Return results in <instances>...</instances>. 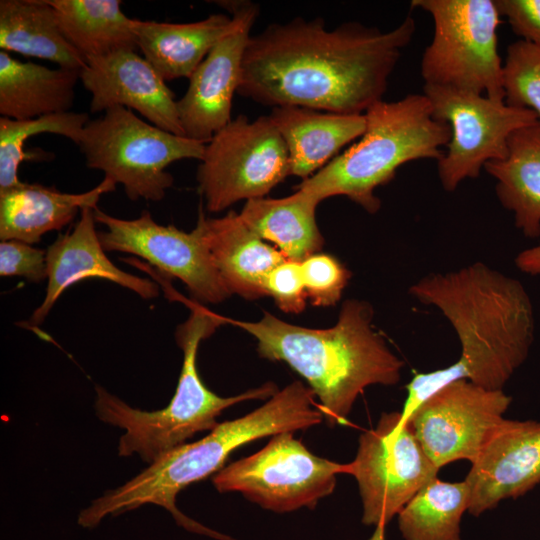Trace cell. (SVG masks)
Returning a JSON list of instances; mask_svg holds the SVG:
<instances>
[{"instance_id":"30bf717a","label":"cell","mask_w":540,"mask_h":540,"mask_svg":"<svg viewBox=\"0 0 540 540\" xmlns=\"http://www.w3.org/2000/svg\"><path fill=\"white\" fill-rule=\"evenodd\" d=\"M400 412L382 413L363 432L347 474L355 477L363 505L362 522L375 526L369 540H385V527L433 479L439 468L427 456Z\"/></svg>"},{"instance_id":"cb8c5ba5","label":"cell","mask_w":540,"mask_h":540,"mask_svg":"<svg viewBox=\"0 0 540 540\" xmlns=\"http://www.w3.org/2000/svg\"><path fill=\"white\" fill-rule=\"evenodd\" d=\"M484 170L496 180L501 205L514 213L515 225L530 239L540 236V123L514 131L508 152Z\"/></svg>"},{"instance_id":"4fadbf2b","label":"cell","mask_w":540,"mask_h":540,"mask_svg":"<svg viewBox=\"0 0 540 540\" xmlns=\"http://www.w3.org/2000/svg\"><path fill=\"white\" fill-rule=\"evenodd\" d=\"M511 402L503 390L460 379L427 399L405 423L437 468L460 459L472 464Z\"/></svg>"},{"instance_id":"4dcf8cb0","label":"cell","mask_w":540,"mask_h":540,"mask_svg":"<svg viewBox=\"0 0 540 540\" xmlns=\"http://www.w3.org/2000/svg\"><path fill=\"white\" fill-rule=\"evenodd\" d=\"M307 298L315 306H332L341 298L351 273L335 257L315 253L301 262Z\"/></svg>"},{"instance_id":"7c38bea8","label":"cell","mask_w":540,"mask_h":540,"mask_svg":"<svg viewBox=\"0 0 540 540\" xmlns=\"http://www.w3.org/2000/svg\"><path fill=\"white\" fill-rule=\"evenodd\" d=\"M423 91L433 117L451 130L447 149L437 161L440 182L448 192L467 178H477L487 162L505 158L514 131L539 123L532 110L504 100L435 85H424Z\"/></svg>"},{"instance_id":"f1b7e54d","label":"cell","mask_w":540,"mask_h":540,"mask_svg":"<svg viewBox=\"0 0 540 540\" xmlns=\"http://www.w3.org/2000/svg\"><path fill=\"white\" fill-rule=\"evenodd\" d=\"M90 118L87 113L65 112L33 119L0 117V191L21 183L18 168L24 160L45 159L44 151H24V143L41 133L61 135L78 144Z\"/></svg>"},{"instance_id":"277c9868","label":"cell","mask_w":540,"mask_h":540,"mask_svg":"<svg viewBox=\"0 0 540 540\" xmlns=\"http://www.w3.org/2000/svg\"><path fill=\"white\" fill-rule=\"evenodd\" d=\"M409 294L438 308L456 331L461 355L455 362L471 382L503 390L527 359L535 318L523 284L482 262L421 278Z\"/></svg>"},{"instance_id":"44dd1931","label":"cell","mask_w":540,"mask_h":540,"mask_svg":"<svg viewBox=\"0 0 540 540\" xmlns=\"http://www.w3.org/2000/svg\"><path fill=\"white\" fill-rule=\"evenodd\" d=\"M116 184L104 178L84 193H64L54 187L21 182L0 191V239L35 244L53 230L69 224L84 207L96 208L101 195Z\"/></svg>"},{"instance_id":"7402d4cb","label":"cell","mask_w":540,"mask_h":540,"mask_svg":"<svg viewBox=\"0 0 540 540\" xmlns=\"http://www.w3.org/2000/svg\"><path fill=\"white\" fill-rule=\"evenodd\" d=\"M232 25L231 16L223 13L188 23L132 19L138 48L165 81L190 78Z\"/></svg>"},{"instance_id":"ffe728a7","label":"cell","mask_w":540,"mask_h":540,"mask_svg":"<svg viewBox=\"0 0 540 540\" xmlns=\"http://www.w3.org/2000/svg\"><path fill=\"white\" fill-rule=\"evenodd\" d=\"M269 117L288 150L291 174L311 177L366 129L363 114H338L300 106L274 107Z\"/></svg>"},{"instance_id":"4316f807","label":"cell","mask_w":540,"mask_h":540,"mask_svg":"<svg viewBox=\"0 0 540 540\" xmlns=\"http://www.w3.org/2000/svg\"><path fill=\"white\" fill-rule=\"evenodd\" d=\"M69 43L87 61L138 48L119 0H47Z\"/></svg>"},{"instance_id":"836d02e7","label":"cell","mask_w":540,"mask_h":540,"mask_svg":"<svg viewBox=\"0 0 540 540\" xmlns=\"http://www.w3.org/2000/svg\"><path fill=\"white\" fill-rule=\"evenodd\" d=\"M496 4L521 40L540 46V0H496Z\"/></svg>"},{"instance_id":"f546056e","label":"cell","mask_w":540,"mask_h":540,"mask_svg":"<svg viewBox=\"0 0 540 540\" xmlns=\"http://www.w3.org/2000/svg\"><path fill=\"white\" fill-rule=\"evenodd\" d=\"M504 101L532 110L540 123V46L517 40L507 48L502 71Z\"/></svg>"},{"instance_id":"3957f363","label":"cell","mask_w":540,"mask_h":540,"mask_svg":"<svg viewBox=\"0 0 540 540\" xmlns=\"http://www.w3.org/2000/svg\"><path fill=\"white\" fill-rule=\"evenodd\" d=\"M315 394L295 381L277 391L258 409L238 419L218 424L204 438L184 443L163 454L124 485L107 491L80 511L77 523L93 529L106 516H116L145 504L165 508L178 525L218 540H234L185 516L175 505L188 485L218 472L237 448L262 437L305 430L323 421Z\"/></svg>"},{"instance_id":"8fae6325","label":"cell","mask_w":540,"mask_h":540,"mask_svg":"<svg viewBox=\"0 0 540 540\" xmlns=\"http://www.w3.org/2000/svg\"><path fill=\"white\" fill-rule=\"evenodd\" d=\"M347 463L318 457L294 438L275 434L258 452L223 467L212 478L220 493L240 492L248 500L277 513L314 509L330 495Z\"/></svg>"},{"instance_id":"d4e9b609","label":"cell","mask_w":540,"mask_h":540,"mask_svg":"<svg viewBox=\"0 0 540 540\" xmlns=\"http://www.w3.org/2000/svg\"><path fill=\"white\" fill-rule=\"evenodd\" d=\"M320 201L304 190L282 198L246 201L239 213L260 238L272 242L290 261L301 263L318 253L324 239L316 222Z\"/></svg>"},{"instance_id":"83f0119b","label":"cell","mask_w":540,"mask_h":540,"mask_svg":"<svg viewBox=\"0 0 540 540\" xmlns=\"http://www.w3.org/2000/svg\"><path fill=\"white\" fill-rule=\"evenodd\" d=\"M470 488L466 480L426 484L398 514L405 540H461L460 521L468 511Z\"/></svg>"},{"instance_id":"603a6c76","label":"cell","mask_w":540,"mask_h":540,"mask_svg":"<svg viewBox=\"0 0 540 540\" xmlns=\"http://www.w3.org/2000/svg\"><path fill=\"white\" fill-rule=\"evenodd\" d=\"M81 70L48 68L0 52L1 117L25 120L70 112Z\"/></svg>"},{"instance_id":"9c48e42d","label":"cell","mask_w":540,"mask_h":540,"mask_svg":"<svg viewBox=\"0 0 540 540\" xmlns=\"http://www.w3.org/2000/svg\"><path fill=\"white\" fill-rule=\"evenodd\" d=\"M291 174L287 147L269 115L232 119L205 144L197 168L199 193L209 212L265 197Z\"/></svg>"},{"instance_id":"e0dca14e","label":"cell","mask_w":540,"mask_h":540,"mask_svg":"<svg viewBox=\"0 0 540 540\" xmlns=\"http://www.w3.org/2000/svg\"><path fill=\"white\" fill-rule=\"evenodd\" d=\"M468 512L479 516L540 483V421L503 419L465 478Z\"/></svg>"},{"instance_id":"d6986e66","label":"cell","mask_w":540,"mask_h":540,"mask_svg":"<svg viewBox=\"0 0 540 540\" xmlns=\"http://www.w3.org/2000/svg\"><path fill=\"white\" fill-rule=\"evenodd\" d=\"M196 226L231 293L249 300L267 295V275L286 260L276 247L267 244L234 211L220 218H206L200 211Z\"/></svg>"},{"instance_id":"ac0fdd59","label":"cell","mask_w":540,"mask_h":540,"mask_svg":"<svg viewBox=\"0 0 540 540\" xmlns=\"http://www.w3.org/2000/svg\"><path fill=\"white\" fill-rule=\"evenodd\" d=\"M94 209L84 207L72 231L60 235L46 250V295L26 322L28 327L42 323L60 295L87 278L117 283L145 299L159 295L157 283L122 271L109 260L95 228Z\"/></svg>"},{"instance_id":"9a60e30c","label":"cell","mask_w":540,"mask_h":540,"mask_svg":"<svg viewBox=\"0 0 540 540\" xmlns=\"http://www.w3.org/2000/svg\"><path fill=\"white\" fill-rule=\"evenodd\" d=\"M230 13L231 30L220 39L189 78L177 111L184 136L207 143L231 119L232 99L237 93L244 53L259 14L250 1H218Z\"/></svg>"},{"instance_id":"5bb4252c","label":"cell","mask_w":540,"mask_h":540,"mask_svg":"<svg viewBox=\"0 0 540 540\" xmlns=\"http://www.w3.org/2000/svg\"><path fill=\"white\" fill-rule=\"evenodd\" d=\"M94 217L107 229L99 232L105 251L142 257L166 277L181 280L201 302L219 303L230 296L197 226L190 233L174 225L163 226L156 223L148 211L127 220L96 207Z\"/></svg>"},{"instance_id":"1f68e13d","label":"cell","mask_w":540,"mask_h":540,"mask_svg":"<svg viewBox=\"0 0 540 540\" xmlns=\"http://www.w3.org/2000/svg\"><path fill=\"white\" fill-rule=\"evenodd\" d=\"M265 290L284 312L299 313L304 310L307 293L301 263L285 260L274 267L265 280Z\"/></svg>"},{"instance_id":"d590c367","label":"cell","mask_w":540,"mask_h":540,"mask_svg":"<svg viewBox=\"0 0 540 540\" xmlns=\"http://www.w3.org/2000/svg\"><path fill=\"white\" fill-rule=\"evenodd\" d=\"M517 268L530 275H540V245L525 249L515 258Z\"/></svg>"},{"instance_id":"d6a6232c","label":"cell","mask_w":540,"mask_h":540,"mask_svg":"<svg viewBox=\"0 0 540 540\" xmlns=\"http://www.w3.org/2000/svg\"><path fill=\"white\" fill-rule=\"evenodd\" d=\"M0 275L20 276L36 283L44 280L47 278L46 251L18 240L1 241Z\"/></svg>"},{"instance_id":"e575fe53","label":"cell","mask_w":540,"mask_h":540,"mask_svg":"<svg viewBox=\"0 0 540 540\" xmlns=\"http://www.w3.org/2000/svg\"><path fill=\"white\" fill-rule=\"evenodd\" d=\"M456 380L450 366L427 373L415 374L406 386L407 397L403 409L400 411L399 424L403 425L422 403Z\"/></svg>"},{"instance_id":"ba28073f","label":"cell","mask_w":540,"mask_h":540,"mask_svg":"<svg viewBox=\"0 0 540 540\" xmlns=\"http://www.w3.org/2000/svg\"><path fill=\"white\" fill-rule=\"evenodd\" d=\"M411 8L429 13L434 23L421 59L424 85L504 100L496 0H413Z\"/></svg>"},{"instance_id":"8992f818","label":"cell","mask_w":540,"mask_h":540,"mask_svg":"<svg viewBox=\"0 0 540 540\" xmlns=\"http://www.w3.org/2000/svg\"><path fill=\"white\" fill-rule=\"evenodd\" d=\"M222 323L223 317L191 304L189 318L176 331V341L183 351L178 385L163 409L143 411L130 407L96 386L97 416L125 430L119 440V456L137 454L151 464L196 433L214 429L218 425L217 417L228 407L247 400L271 398L278 391L276 384L267 382L236 396L220 397L204 385L196 364L198 347Z\"/></svg>"},{"instance_id":"2e32d148","label":"cell","mask_w":540,"mask_h":540,"mask_svg":"<svg viewBox=\"0 0 540 540\" xmlns=\"http://www.w3.org/2000/svg\"><path fill=\"white\" fill-rule=\"evenodd\" d=\"M80 81L90 93V111L121 106L135 110L149 123L184 136L177 100L153 66L134 50L88 59Z\"/></svg>"},{"instance_id":"6da1fadb","label":"cell","mask_w":540,"mask_h":540,"mask_svg":"<svg viewBox=\"0 0 540 540\" xmlns=\"http://www.w3.org/2000/svg\"><path fill=\"white\" fill-rule=\"evenodd\" d=\"M416 30L411 15L381 31L359 22L328 29L321 18H294L251 35L237 93L257 103L363 114L382 100Z\"/></svg>"},{"instance_id":"7a4b0ae2","label":"cell","mask_w":540,"mask_h":540,"mask_svg":"<svg viewBox=\"0 0 540 540\" xmlns=\"http://www.w3.org/2000/svg\"><path fill=\"white\" fill-rule=\"evenodd\" d=\"M373 308L361 300H346L337 323L313 329L282 321L265 312L256 322L224 318L257 340L262 358L283 361L303 377L320 400L327 425L347 422L353 404L374 384L395 385L404 362L371 325Z\"/></svg>"},{"instance_id":"52a82bcc","label":"cell","mask_w":540,"mask_h":540,"mask_svg":"<svg viewBox=\"0 0 540 540\" xmlns=\"http://www.w3.org/2000/svg\"><path fill=\"white\" fill-rule=\"evenodd\" d=\"M88 168L121 184L131 200L159 201L173 185L166 168L182 159L201 160L205 143L165 131L115 106L90 119L77 144Z\"/></svg>"},{"instance_id":"5b68a950","label":"cell","mask_w":540,"mask_h":540,"mask_svg":"<svg viewBox=\"0 0 540 540\" xmlns=\"http://www.w3.org/2000/svg\"><path fill=\"white\" fill-rule=\"evenodd\" d=\"M364 115L362 136L297 189L320 202L346 196L374 214L381 206L375 190L392 181L397 169L410 161L441 159L451 137L450 127L433 117L424 94L390 102L382 99Z\"/></svg>"},{"instance_id":"484cf974","label":"cell","mask_w":540,"mask_h":540,"mask_svg":"<svg viewBox=\"0 0 540 540\" xmlns=\"http://www.w3.org/2000/svg\"><path fill=\"white\" fill-rule=\"evenodd\" d=\"M0 48L81 70L85 59L64 36L47 0L0 1Z\"/></svg>"}]
</instances>
